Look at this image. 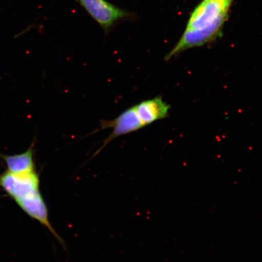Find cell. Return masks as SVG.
<instances>
[{
	"label": "cell",
	"instance_id": "5b68a950",
	"mask_svg": "<svg viewBox=\"0 0 262 262\" xmlns=\"http://www.w3.org/2000/svg\"><path fill=\"white\" fill-rule=\"evenodd\" d=\"M229 6L221 0H204L193 12L186 30H196L206 27L222 13L228 12Z\"/></svg>",
	"mask_w": 262,
	"mask_h": 262
},
{
	"label": "cell",
	"instance_id": "8992f818",
	"mask_svg": "<svg viewBox=\"0 0 262 262\" xmlns=\"http://www.w3.org/2000/svg\"><path fill=\"white\" fill-rule=\"evenodd\" d=\"M134 107L144 126L165 119L171 107L160 97L143 101Z\"/></svg>",
	"mask_w": 262,
	"mask_h": 262
},
{
	"label": "cell",
	"instance_id": "ba28073f",
	"mask_svg": "<svg viewBox=\"0 0 262 262\" xmlns=\"http://www.w3.org/2000/svg\"><path fill=\"white\" fill-rule=\"evenodd\" d=\"M221 1L224 2L226 3H227V4L230 5L232 0H221Z\"/></svg>",
	"mask_w": 262,
	"mask_h": 262
},
{
	"label": "cell",
	"instance_id": "277c9868",
	"mask_svg": "<svg viewBox=\"0 0 262 262\" xmlns=\"http://www.w3.org/2000/svg\"><path fill=\"white\" fill-rule=\"evenodd\" d=\"M144 126L137 115L135 107H129L118 116L116 119L111 121L101 122V129L112 128V134L106 140H104L103 146L96 154L100 151L108 143L114 139L142 129Z\"/></svg>",
	"mask_w": 262,
	"mask_h": 262
},
{
	"label": "cell",
	"instance_id": "52a82bcc",
	"mask_svg": "<svg viewBox=\"0 0 262 262\" xmlns=\"http://www.w3.org/2000/svg\"><path fill=\"white\" fill-rule=\"evenodd\" d=\"M0 159L5 162L7 171L10 172L23 174L36 171L33 146L26 151L18 155H0Z\"/></svg>",
	"mask_w": 262,
	"mask_h": 262
},
{
	"label": "cell",
	"instance_id": "7a4b0ae2",
	"mask_svg": "<svg viewBox=\"0 0 262 262\" xmlns=\"http://www.w3.org/2000/svg\"><path fill=\"white\" fill-rule=\"evenodd\" d=\"M227 15L228 12H225L206 27L196 30H186L176 47L166 55L165 60H171L172 57L187 49L201 47L215 40L221 35L223 26Z\"/></svg>",
	"mask_w": 262,
	"mask_h": 262
},
{
	"label": "cell",
	"instance_id": "3957f363",
	"mask_svg": "<svg viewBox=\"0 0 262 262\" xmlns=\"http://www.w3.org/2000/svg\"><path fill=\"white\" fill-rule=\"evenodd\" d=\"M83 6L104 30L107 31L117 21L128 14L106 0H75Z\"/></svg>",
	"mask_w": 262,
	"mask_h": 262
},
{
	"label": "cell",
	"instance_id": "6da1fadb",
	"mask_svg": "<svg viewBox=\"0 0 262 262\" xmlns=\"http://www.w3.org/2000/svg\"><path fill=\"white\" fill-rule=\"evenodd\" d=\"M0 188L26 214L40 222L60 244H64L49 221L48 209L40 192V176L37 171L23 174L3 172L0 174Z\"/></svg>",
	"mask_w": 262,
	"mask_h": 262
}]
</instances>
